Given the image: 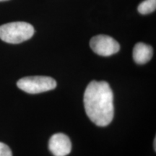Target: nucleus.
<instances>
[{
	"label": "nucleus",
	"instance_id": "obj_1",
	"mask_svg": "<svg viewBox=\"0 0 156 156\" xmlns=\"http://www.w3.org/2000/svg\"><path fill=\"white\" fill-rule=\"evenodd\" d=\"M87 116L98 126H106L114 119V95L110 85L105 81H91L83 98Z\"/></svg>",
	"mask_w": 156,
	"mask_h": 156
},
{
	"label": "nucleus",
	"instance_id": "obj_2",
	"mask_svg": "<svg viewBox=\"0 0 156 156\" xmlns=\"http://www.w3.org/2000/svg\"><path fill=\"white\" fill-rule=\"evenodd\" d=\"M34 32V26L30 23H9L0 26V38L8 44H20L32 38Z\"/></svg>",
	"mask_w": 156,
	"mask_h": 156
},
{
	"label": "nucleus",
	"instance_id": "obj_3",
	"mask_svg": "<svg viewBox=\"0 0 156 156\" xmlns=\"http://www.w3.org/2000/svg\"><path fill=\"white\" fill-rule=\"evenodd\" d=\"M17 85L25 93L38 94L54 90L56 87V82L47 76H29L19 80Z\"/></svg>",
	"mask_w": 156,
	"mask_h": 156
},
{
	"label": "nucleus",
	"instance_id": "obj_4",
	"mask_svg": "<svg viewBox=\"0 0 156 156\" xmlns=\"http://www.w3.org/2000/svg\"><path fill=\"white\" fill-rule=\"evenodd\" d=\"M90 46L95 54L102 56H109L116 54L120 49L119 43L107 35H98L93 37Z\"/></svg>",
	"mask_w": 156,
	"mask_h": 156
},
{
	"label": "nucleus",
	"instance_id": "obj_5",
	"mask_svg": "<svg viewBox=\"0 0 156 156\" xmlns=\"http://www.w3.org/2000/svg\"><path fill=\"white\" fill-rule=\"evenodd\" d=\"M48 149L54 156H66L71 152V141L66 134H54L48 142Z\"/></svg>",
	"mask_w": 156,
	"mask_h": 156
},
{
	"label": "nucleus",
	"instance_id": "obj_6",
	"mask_svg": "<svg viewBox=\"0 0 156 156\" xmlns=\"http://www.w3.org/2000/svg\"><path fill=\"white\" fill-rule=\"evenodd\" d=\"M153 55V48L144 43H137L133 49V58L138 64H144L151 59Z\"/></svg>",
	"mask_w": 156,
	"mask_h": 156
},
{
	"label": "nucleus",
	"instance_id": "obj_7",
	"mask_svg": "<svg viewBox=\"0 0 156 156\" xmlns=\"http://www.w3.org/2000/svg\"><path fill=\"white\" fill-rule=\"evenodd\" d=\"M156 9V0H145L138 6L137 10L140 14L147 15L153 12Z\"/></svg>",
	"mask_w": 156,
	"mask_h": 156
},
{
	"label": "nucleus",
	"instance_id": "obj_8",
	"mask_svg": "<svg viewBox=\"0 0 156 156\" xmlns=\"http://www.w3.org/2000/svg\"><path fill=\"white\" fill-rule=\"evenodd\" d=\"M0 156H12L10 148L3 142H0Z\"/></svg>",
	"mask_w": 156,
	"mask_h": 156
},
{
	"label": "nucleus",
	"instance_id": "obj_9",
	"mask_svg": "<svg viewBox=\"0 0 156 156\" xmlns=\"http://www.w3.org/2000/svg\"><path fill=\"white\" fill-rule=\"evenodd\" d=\"M156 139L155 138V140H154V150H155V151H156V147H155V145H156Z\"/></svg>",
	"mask_w": 156,
	"mask_h": 156
},
{
	"label": "nucleus",
	"instance_id": "obj_10",
	"mask_svg": "<svg viewBox=\"0 0 156 156\" xmlns=\"http://www.w3.org/2000/svg\"><path fill=\"white\" fill-rule=\"evenodd\" d=\"M5 1H8V0H0V2H5Z\"/></svg>",
	"mask_w": 156,
	"mask_h": 156
}]
</instances>
